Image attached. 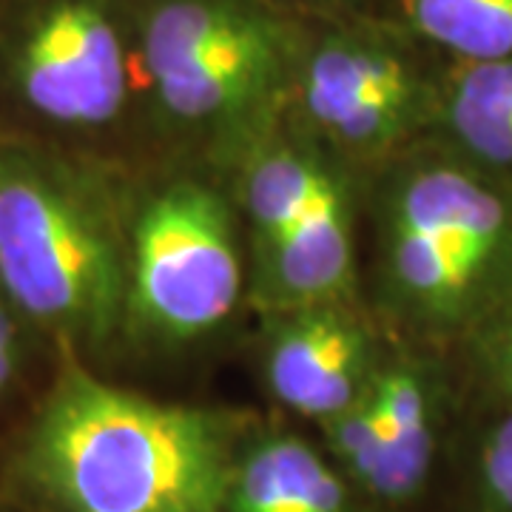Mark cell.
<instances>
[{"label":"cell","mask_w":512,"mask_h":512,"mask_svg":"<svg viewBox=\"0 0 512 512\" xmlns=\"http://www.w3.org/2000/svg\"><path fill=\"white\" fill-rule=\"evenodd\" d=\"M242 421L69 367L29 427L23 476L60 512H225Z\"/></svg>","instance_id":"cell-1"},{"label":"cell","mask_w":512,"mask_h":512,"mask_svg":"<svg viewBox=\"0 0 512 512\" xmlns=\"http://www.w3.org/2000/svg\"><path fill=\"white\" fill-rule=\"evenodd\" d=\"M305 32L279 0H134L140 111L231 171L285 126Z\"/></svg>","instance_id":"cell-2"},{"label":"cell","mask_w":512,"mask_h":512,"mask_svg":"<svg viewBox=\"0 0 512 512\" xmlns=\"http://www.w3.org/2000/svg\"><path fill=\"white\" fill-rule=\"evenodd\" d=\"M387 313L427 342H467L512 296V180L433 137L387 165L379 194Z\"/></svg>","instance_id":"cell-3"},{"label":"cell","mask_w":512,"mask_h":512,"mask_svg":"<svg viewBox=\"0 0 512 512\" xmlns=\"http://www.w3.org/2000/svg\"><path fill=\"white\" fill-rule=\"evenodd\" d=\"M128 214L86 165L35 146H0V293L74 348L126 330Z\"/></svg>","instance_id":"cell-4"},{"label":"cell","mask_w":512,"mask_h":512,"mask_svg":"<svg viewBox=\"0 0 512 512\" xmlns=\"http://www.w3.org/2000/svg\"><path fill=\"white\" fill-rule=\"evenodd\" d=\"M447 60L382 15L308 18L288 123L350 165H390L433 134Z\"/></svg>","instance_id":"cell-5"},{"label":"cell","mask_w":512,"mask_h":512,"mask_svg":"<svg viewBox=\"0 0 512 512\" xmlns=\"http://www.w3.org/2000/svg\"><path fill=\"white\" fill-rule=\"evenodd\" d=\"M248 228V296L265 316L356 299L348 168L285 120L234 168Z\"/></svg>","instance_id":"cell-6"},{"label":"cell","mask_w":512,"mask_h":512,"mask_svg":"<svg viewBox=\"0 0 512 512\" xmlns=\"http://www.w3.org/2000/svg\"><path fill=\"white\" fill-rule=\"evenodd\" d=\"M234 197L177 174L148 188L128 214L126 330L188 345L225 325L248 293Z\"/></svg>","instance_id":"cell-7"},{"label":"cell","mask_w":512,"mask_h":512,"mask_svg":"<svg viewBox=\"0 0 512 512\" xmlns=\"http://www.w3.org/2000/svg\"><path fill=\"white\" fill-rule=\"evenodd\" d=\"M0 86L57 131L123 126L140 111L134 0H15L0 12Z\"/></svg>","instance_id":"cell-8"},{"label":"cell","mask_w":512,"mask_h":512,"mask_svg":"<svg viewBox=\"0 0 512 512\" xmlns=\"http://www.w3.org/2000/svg\"><path fill=\"white\" fill-rule=\"evenodd\" d=\"M382 359L359 302L345 299L274 313L262 367L276 402L322 424L365 396Z\"/></svg>","instance_id":"cell-9"},{"label":"cell","mask_w":512,"mask_h":512,"mask_svg":"<svg viewBox=\"0 0 512 512\" xmlns=\"http://www.w3.org/2000/svg\"><path fill=\"white\" fill-rule=\"evenodd\" d=\"M382 424V467L370 495L387 504L413 501L427 484L439 447L441 382L430 359L396 353L370 382Z\"/></svg>","instance_id":"cell-10"},{"label":"cell","mask_w":512,"mask_h":512,"mask_svg":"<svg viewBox=\"0 0 512 512\" xmlns=\"http://www.w3.org/2000/svg\"><path fill=\"white\" fill-rule=\"evenodd\" d=\"M348 481L313 444L265 433L239 450L225 512H348Z\"/></svg>","instance_id":"cell-11"},{"label":"cell","mask_w":512,"mask_h":512,"mask_svg":"<svg viewBox=\"0 0 512 512\" xmlns=\"http://www.w3.org/2000/svg\"><path fill=\"white\" fill-rule=\"evenodd\" d=\"M430 137L495 177L512 180V57L447 63Z\"/></svg>","instance_id":"cell-12"},{"label":"cell","mask_w":512,"mask_h":512,"mask_svg":"<svg viewBox=\"0 0 512 512\" xmlns=\"http://www.w3.org/2000/svg\"><path fill=\"white\" fill-rule=\"evenodd\" d=\"M370 12L399 23L447 63L512 57V0H373Z\"/></svg>","instance_id":"cell-13"},{"label":"cell","mask_w":512,"mask_h":512,"mask_svg":"<svg viewBox=\"0 0 512 512\" xmlns=\"http://www.w3.org/2000/svg\"><path fill=\"white\" fill-rule=\"evenodd\" d=\"M322 430H325L330 453L336 458L342 476L353 478L359 487H365L370 493L382 467V424H379V410L373 404L370 387L348 410L322 421Z\"/></svg>","instance_id":"cell-14"},{"label":"cell","mask_w":512,"mask_h":512,"mask_svg":"<svg viewBox=\"0 0 512 512\" xmlns=\"http://www.w3.org/2000/svg\"><path fill=\"white\" fill-rule=\"evenodd\" d=\"M478 373L512 407V296L467 339Z\"/></svg>","instance_id":"cell-15"},{"label":"cell","mask_w":512,"mask_h":512,"mask_svg":"<svg viewBox=\"0 0 512 512\" xmlns=\"http://www.w3.org/2000/svg\"><path fill=\"white\" fill-rule=\"evenodd\" d=\"M481 501L490 512H512V407L484 436L478 456Z\"/></svg>","instance_id":"cell-16"},{"label":"cell","mask_w":512,"mask_h":512,"mask_svg":"<svg viewBox=\"0 0 512 512\" xmlns=\"http://www.w3.org/2000/svg\"><path fill=\"white\" fill-rule=\"evenodd\" d=\"M299 18H348L370 12L373 0H279Z\"/></svg>","instance_id":"cell-17"},{"label":"cell","mask_w":512,"mask_h":512,"mask_svg":"<svg viewBox=\"0 0 512 512\" xmlns=\"http://www.w3.org/2000/svg\"><path fill=\"white\" fill-rule=\"evenodd\" d=\"M3 390H6V384H0V396H3Z\"/></svg>","instance_id":"cell-18"}]
</instances>
